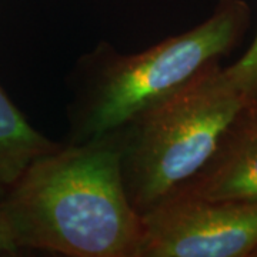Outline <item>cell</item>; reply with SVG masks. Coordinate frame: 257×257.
<instances>
[{
	"label": "cell",
	"instance_id": "2",
	"mask_svg": "<svg viewBox=\"0 0 257 257\" xmlns=\"http://www.w3.org/2000/svg\"><path fill=\"white\" fill-rule=\"evenodd\" d=\"M244 0H219L211 15L180 35L139 53L103 40L82 55L67 77L64 143L79 145L119 128L204 67L233 52L250 26Z\"/></svg>",
	"mask_w": 257,
	"mask_h": 257
},
{
	"label": "cell",
	"instance_id": "3",
	"mask_svg": "<svg viewBox=\"0 0 257 257\" xmlns=\"http://www.w3.org/2000/svg\"><path fill=\"white\" fill-rule=\"evenodd\" d=\"M244 107L214 62L113 130L133 209L145 214L197 175Z\"/></svg>",
	"mask_w": 257,
	"mask_h": 257
},
{
	"label": "cell",
	"instance_id": "4",
	"mask_svg": "<svg viewBox=\"0 0 257 257\" xmlns=\"http://www.w3.org/2000/svg\"><path fill=\"white\" fill-rule=\"evenodd\" d=\"M139 257H251L257 202L169 196L142 214Z\"/></svg>",
	"mask_w": 257,
	"mask_h": 257
},
{
	"label": "cell",
	"instance_id": "5",
	"mask_svg": "<svg viewBox=\"0 0 257 257\" xmlns=\"http://www.w3.org/2000/svg\"><path fill=\"white\" fill-rule=\"evenodd\" d=\"M257 202V138L227 132L202 170L170 196Z\"/></svg>",
	"mask_w": 257,
	"mask_h": 257
},
{
	"label": "cell",
	"instance_id": "7",
	"mask_svg": "<svg viewBox=\"0 0 257 257\" xmlns=\"http://www.w3.org/2000/svg\"><path fill=\"white\" fill-rule=\"evenodd\" d=\"M223 70L243 96L246 106L257 103V36L247 52L231 66L223 67Z\"/></svg>",
	"mask_w": 257,
	"mask_h": 257
},
{
	"label": "cell",
	"instance_id": "6",
	"mask_svg": "<svg viewBox=\"0 0 257 257\" xmlns=\"http://www.w3.org/2000/svg\"><path fill=\"white\" fill-rule=\"evenodd\" d=\"M60 143L33 127L0 86V197L36 157Z\"/></svg>",
	"mask_w": 257,
	"mask_h": 257
},
{
	"label": "cell",
	"instance_id": "9",
	"mask_svg": "<svg viewBox=\"0 0 257 257\" xmlns=\"http://www.w3.org/2000/svg\"><path fill=\"white\" fill-rule=\"evenodd\" d=\"M229 132L239 136L257 138V103L248 104L240 111Z\"/></svg>",
	"mask_w": 257,
	"mask_h": 257
},
{
	"label": "cell",
	"instance_id": "1",
	"mask_svg": "<svg viewBox=\"0 0 257 257\" xmlns=\"http://www.w3.org/2000/svg\"><path fill=\"white\" fill-rule=\"evenodd\" d=\"M2 203L23 251L139 257L142 216L124 190L113 132L36 157Z\"/></svg>",
	"mask_w": 257,
	"mask_h": 257
},
{
	"label": "cell",
	"instance_id": "8",
	"mask_svg": "<svg viewBox=\"0 0 257 257\" xmlns=\"http://www.w3.org/2000/svg\"><path fill=\"white\" fill-rule=\"evenodd\" d=\"M23 253V248L20 247L18 239L15 236V231L10 226L9 219L3 209V203L0 197V257L19 256Z\"/></svg>",
	"mask_w": 257,
	"mask_h": 257
},
{
	"label": "cell",
	"instance_id": "10",
	"mask_svg": "<svg viewBox=\"0 0 257 257\" xmlns=\"http://www.w3.org/2000/svg\"><path fill=\"white\" fill-rule=\"evenodd\" d=\"M251 257H257V248L253 251V254H251Z\"/></svg>",
	"mask_w": 257,
	"mask_h": 257
}]
</instances>
